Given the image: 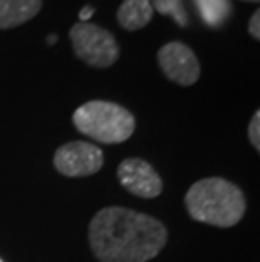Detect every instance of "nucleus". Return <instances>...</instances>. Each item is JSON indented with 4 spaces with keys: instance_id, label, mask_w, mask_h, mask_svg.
<instances>
[{
    "instance_id": "nucleus-1",
    "label": "nucleus",
    "mask_w": 260,
    "mask_h": 262,
    "mask_svg": "<svg viewBox=\"0 0 260 262\" xmlns=\"http://www.w3.org/2000/svg\"><path fill=\"white\" fill-rule=\"evenodd\" d=\"M88 241L100 262H147L168 244V228L147 213L107 206L91 219Z\"/></svg>"
},
{
    "instance_id": "nucleus-2",
    "label": "nucleus",
    "mask_w": 260,
    "mask_h": 262,
    "mask_svg": "<svg viewBox=\"0 0 260 262\" xmlns=\"http://www.w3.org/2000/svg\"><path fill=\"white\" fill-rule=\"evenodd\" d=\"M184 205L193 220L220 228L235 227L247 208L242 189L223 178L196 181L187 189Z\"/></svg>"
},
{
    "instance_id": "nucleus-3",
    "label": "nucleus",
    "mask_w": 260,
    "mask_h": 262,
    "mask_svg": "<svg viewBox=\"0 0 260 262\" xmlns=\"http://www.w3.org/2000/svg\"><path fill=\"white\" fill-rule=\"evenodd\" d=\"M73 124L86 137L102 144H122L135 130V119L119 103L91 100L75 110Z\"/></svg>"
},
{
    "instance_id": "nucleus-4",
    "label": "nucleus",
    "mask_w": 260,
    "mask_h": 262,
    "mask_svg": "<svg viewBox=\"0 0 260 262\" xmlns=\"http://www.w3.org/2000/svg\"><path fill=\"white\" fill-rule=\"evenodd\" d=\"M76 56L95 68H108L119 59L120 49L113 34L90 22L75 24L69 31Z\"/></svg>"
},
{
    "instance_id": "nucleus-5",
    "label": "nucleus",
    "mask_w": 260,
    "mask_h": 262,
    "mask_svg": "<svg viewBox=\"0 0 260 262\" xmlns=\"http://www.w3.org/2000/svg\"><path fill=\"white\" fill-rule=\"evenodd\" d=\"M103 150L90 142L73 141L61 146L54 154V168L63 176L83 178L102 169Z\"/></svg>"
},
{
    "instance_id": "nucleus-6",
    "label": "nucleus",
    "mask_w": 260,
    "mask_h": 262,
    "mask_svg": "<svg viewBox=\"0 0 260 262\" xmlns=\"http://www.w3.org/2000/svg\"><path fill=\"white\" fill-rule=\"evenodd\" d=\"M157 61L164 75L181 86H191L200 80V61L190 46L179 41L164 44L157 53Z\"/></svg>"
},
{
    "instance_id": "nucleus-7",
    "label": "nucleus",
    "mask_w": 260,
    "mask_h": 262,
    "mask_svg": "<svg viewBox=\"0 0 260 262\" xmlns=\"http://www.w3.org/2000/svg\"><path fill=\"white\" fill-rule=\"evenodd\" d=\"M117 178L127 191L139 198H156L162 193V180L147 161L139 158L124 159L119 164Z\"/></svg>"
},
{
    "instance_id": "nucleus-8",
    "label": "nucleus",
    "mask_w": 260,
    "mask_h": 262,
    "mask_svg": "<svg viewBox=\"0 0 260 262\" xmlns=\"http://www.w3.org/2000/svg\"><path fill=\"white\" fill-rule=\"evenodd\" d=\"M42 0H0V29H12L36 17Z\"/></svg>"
},
{
    "instance_id": "nucleus-9",
    "label": "nucleus",
    "mask_w": 260,
    "mask_h": 262,
    "mask_svg": "<svg viewBox=\"0 0 260 262\" xmlns=\"http://www.w3.org/2000/svg\"><path fill=\"white\" fill-rule=\"evenodd\" d=\"M154 9L151 0H124L120 5L117 19L127 31H139L151 22Z\"/></svg>"
},
{
    "instance_id": "nucleus-10",
    "label": "nucleus",
    "mask_w": 260,
    "mask_h": 262,
    "mask_svg": "<svg viewBox=\"0 0 260 262\" xmlns=\"http://www.w3.org/2000/svg\"><path fill=\"white\" fill-rule=\"evenodd\" d=\"M195 4L204 24L209 27H220L231 12L230 0H195Z\"/></svg>"
},
{
    "instance_id": "nucleus-11",
    "label": "nucleus",
    "mask_w": 260,
    "mask_h": 262,
    "mask_svg": "<svg viewBox=\"0 0 260 262\" xmlns=\"http://www.w3.org/2000/svg\"><path fill=\"white\" fill-rule=\"evenodd\" d=\"M151 4L154 10L168 15V17H173L181 27L187 26V15L182 7V0H151Z\"/></svg>"
},
{
    "instance_id": "nucleus-12",
    "label": "nucleus",
    "mask_w": 260,
    "mask_h": 262,
    "mask_svg": "<svg viewBox=\"0 0 260 262\" xmlns=\"http://www.w3.org/2000/svg\"><path fill=\"white\" fill-rule=\"evenodd\" d=\"M248 141L255 150H260V112L253 114L250 125H248Z\"/></svg>"
},
{
    "instance_id": "nucleus-13",
    "label": "nucleus",
    "mask_w": 260,
    "mask_h": 262,
    "mask_svg": "<svg viewBox=\"0 0 260 262\" xmlns=\"http://www.w3.org/2000/svg\"><path fill=\"white\" fill-rule=\"evenodd\" d=\"M248 32L253 39H260V12L255 10V14L250 17V22H248Z\"/></svg>"
},
{
    "instance_id": "nucleus-14",
    "label": "nucleus",
    "mask_w": 260,
    "mask_h": 262,
    "mask_svg": "<svg viewBox=\"0 0 260 262\" xmlns=\"http://www.w3.org/2000/svg\"><path fill=\"white\" fill-rule=\"evenodd\" d=\"M93 14H95V9H93V7H83L81 12H80L81 22H88V19H90Z\"/></svg>"
},
{
    "instance_id": "nucleus-15",
    "label": "nucleus",
    "mask_w": 260,
    "mask_h": 262,
    "mask_svg": "<svg viewBox=\"0 0 260 262\" xmlns=\"http://www.w3.org/2000/svg\"><path fill=\"white\" fill-rule=\"evenodd\" d=\"M56 39H58V36H49L48 37V42L49 44H54V42H56Z\"/></svg>"
},
{
    "instance_id": "nucleus-16",
    "label": "nucleus",
    "mask_w": 260,
    "mask_h": 262,
    "mask_svg": "<svg viewBox=\"0 0 260 262\" xmlns=\"http://www.w3.org/2000/svg\"><path fill=\"white\" fill-rule=\"evenodd\" d=\"M243 2H253V4H257L258 0H243Z\"/></svg>"
},
{
    "instance_id": "nucleus-17",
    "label": "nucleus",
    "mask_w": 260,
    "mask_h": 262,
    "mask_svg": "<svg viewBox=\"0 0 260 262\" xmlns=\"http://www.w3.org/2000/svg\"><path fill=\"white\" fill-rule=\"evenodd\" d=\"M0 262H4V260H2V259H0Z\"/></svg>"
}]
</instances>
